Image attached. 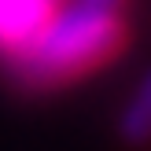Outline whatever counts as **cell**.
<instances>
[{"mask_svg": "<svg viewBox=\"0 0 151 151\" xmlns=\"http://www.w3.org/2000/svg\"><path fill=\"white\" fill-rule=\"evenodd\" d=\"M129 0H74L11 59L15 74L29 88H55L100 70L125 44Z\"/></svg>", "mask_w": 151, "mask_h": 151, "instance_id": "6da1fadb", "label": "cell"}, {"mask_svg": "<svg viewBox=\"0 0 151 151\" xmlns=\"http://www.w3.org/2000/svg\"><path fill=\"white\" fill-rule=\"evenodd\" d=\"M63 0H0V55L11 63L55 19Z\"/></svg>", "mask_w": 151, "mask_h": 151, "instance_id": "7a4b0ae2", "label": "cell"}, {"mask_svg": "<svg viewBox=\"0 0 151 151\" xmlns=\"http://www.w3.org/2000/svg\"><path fill=\"white\" fill-rule=\"evenodd\" d=\"M118 133H122V140H129L133 147L151 144V70L137 81L133 96L125 100L122 118H118Z\"/></svg>", "mask_w": 151, "mask_h": 151, "instance_id": "3957f363", "label": "cell"}]
</instances>
